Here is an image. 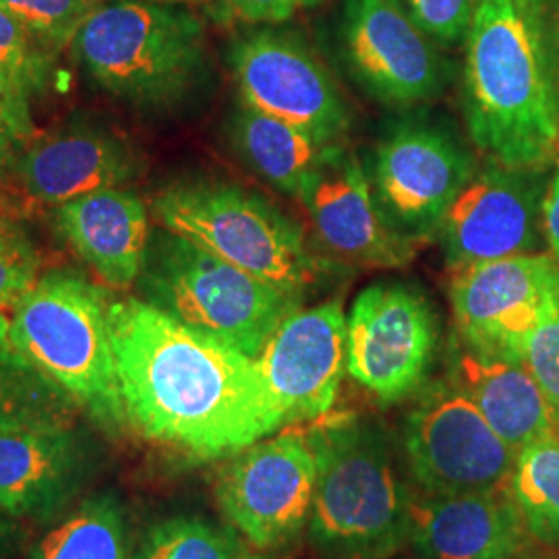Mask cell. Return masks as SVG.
<instances>
[{
    "label": "cell",
    "instance_id": "6da1fadb",
    "mask_svg": "<svg viewBox=\"0 0 559 559\" xmlns=\"http://www.w3.org/2000/svg\"><path fill=\"white\" fill-rule=\"evenodd\" d=\"M124 417L201 460L235 456L282 427L258 360L140 299L110 302Z\"/></svg>",
    "mask_w": 559,
    "mask_h": 559
},
{
    "label": "cell",
    "instance_id": "7a4b0ae2",
    "mask_svg": "<svg viewBox=\"0 0 559 559\" xmlns=\"http://www.w3.org/2000/svg\"><path fill=\"white\" fill-rule=\"evenodd\" d=\"M545 0H477L466 34L464 115L491 164L543 170L559 158V104Z\"/></svg>",
    "mask_w": 559,
    "mask_h": 559
},
{
    "label": "cell",
    "instance_id": "3957f363",
    "mask_svg": "<svg viewBox=\"0 0 559 559\" xmlns=\"http://www.w3.org/2000/svg\"><path fill=\"white\" fill-rule=\"evenodd\" d=\"M318 460L309 537L328 556L383 559L411 535L413 500L400 475L392 441L380 427L357 419L311 431Z\"/></svg>",
    "mask_w": 559,
    "mask_h": 559
},
{
    "label": "cell",
    "instance_id": "277c9868",
    "mask_svg": "<svg viewBox=\"0 0 559 559\" xmlns=\"http://www.w3.org/2000/svg\"><path fill=\"white\" fill-rule=\"evenodd\" d=\"M110 302L73 272H50L15 305L9 338L62 392L106 427L124 417L110 332Z\"/></svg>",
    "mask_w": 559,
    "mask_h": 559
},
{
    "label": "cell",
    "instance_id": "5b68a950",
    "mask_svg": "<svg viewBox=\"0 0 559 559\" xmlns=\"http://www.w3.org/2000/svg\"><path fill=\"white\" fill-rule=\"evenodd\" d=\"M104 92L143 108L185 100L205 67L200 20L175 7L119 0L96 7L71 41Z\"/></svg>",
    "mask_w": 559,
    "mask_h": 559
},
{
    "label": "cell",
    "instance_id": "8992f818",
    "mask_svg": "<svg viewBox=\"0 0 559 559\" xmlns=\"http://www.w3.org/2000/svg\"><path fill=\"white\" fill-rule=\"evenodd\" d=\"M138 282L145 302L253 359L299 305L297 297L168 230L150 237Z\"/></svg>",
    "mask_w": 559,
    "mask_h": 559
},
{
    "label": "cell",
    "instance_id": "52a82bcc",
    "mask_svg": "<svg viewBox=\"0 0 559 559\" xmlns=\"http://www.w3.org/2000/svg\"><path fill=\"white\" fill-rule=\"evenodd\" d=\"M154 216L164 230L297 299L320 278V261L311 255L299 226L237 185H175L154 200Z\"/></svg>",
    "mask_w": 559,
    "mask_h": 559
},
{
    "label": "cell",
    "instance_id": "ba28073f",
    "mask_svg": "<svg viewBox=\"0 0 559 559\" xmlns=\"http://www.w3.org/2000/svg\"><path fill=\"white\" fill-rule=\"evenodd\" d=\"M411 477L429 496H462L508 489L519 452L460 390L425 400L404 427Z\"/></svg>",
    "mask_w": 559,
    "mask_h": 559
},
{
    "label": "cell",
    "instance_id": "9c48e42d",
    "mask_svg": "<svg viewBox=\"0 0 559 559\" xmlns=\"http://www.w3.org/2000/svg\"><path fill=\"white\" fill-rule=\"evenodd\" d=\"M346 373L392 404L417 392L431 367L438 325L427 299L404 284H373L346 318Z\"/></svg>",
    "mask_w": 559,
    "mask_h": 559
},
{
    "label": "cell",
    "instance_id": "30bf717a",
    "mask_svg": "<svg viewBox=\"0 0 559 559\" xmlns=\"http://www.w3.org/2000/svg\"><path fill=\"white\" fill-rule=\"evenodd\" d=\"M318 460L307 436L282 433L235 454L218 479L226 519L255 547L295 539L313 506Z\"/></svg>",
    "mask_w": 559,
    "mask_h": 559
},
{
    "label": "cell",
    "instance_id": "8fae6325",
    "mask_svg": "<svg viewBox=\"0 0 559 559\" xmlns=\"http://www.w3.org/2000/svg\"><path fill=\"white\" fill-rule=\"evenodd\" d=\"M473 177L475 162L459 141L433 124L402 122L378 145L371 182L394 228L415 240L438 230Z\"/></svg>",
    "mask_w": 559,
    "mask_h": 559
},
{
    "label": "cell",
    "instance_id": "7c38bea8",
    "mask_svg": "<svg viewBox=\"0 0 559 559\" xmlns=\"http://www.w3.org/2000/svg\"><path fill=\"white\" fill-rule=\"evenodd\" d=\"M233 73L245 106L338 140L350 115L336 81L295 36L261 29L237 41Z\"/></svg>",
    "mask_w": 559,
    "mask_h": 559
},
{
    "label": "cell",
    "instance_id": "4fadbf2b",
    "mask_svg": "<svg viewBox=\"0 0 559 559\" xmlns=\"http://www.w3.org/2000/svg\"><path fill=\"white\" fill-rule=\"evenodd\" d=\"M558 274V261L533 253L456 270L450 297L468 350L522 362L526 340Z\"/></svg>",
    "mask_w": 559,
    "mask_h": 559
},
{
    "label": "cell",
    "instance_id": "5bb4252c",
    "mask_svg": "<svg viewBox=\"0 0 559 559\" xmlns=\"http://www.w3.org/2000/svg\"><path fill=\"white\" fill-rule=\"evenodd\" d=\"M539 170L491 164L475 175L443 214V260L452 272L473 263L528 255L539 242L543 198Z\"/></svg>",
    "mask_w": 559,
    "mask_h": 559
},
{
    "label": "cell",
    "instance_id": "9a60e30c",
    "mask_svg": "<svg viewBox=\"0 0 559 559\" xmlns=\"http://www.w3.org/2000/svg\"><path fill=\"white\" fill-rule=\"evenodd\" d=\"M342 300L295 309L280 321L258 357L261 378L286 423L320 419L338 399L346 373Z\"/></svg>",
    "mask_w": 559,
    "mask_h": 559
},
{
    "label": "cell",
    "instance_id": "2e32d148",
    "mask_svg": "<svg viewBox=\"0 0 559 559\" xmlns=\"http://www.w3.org/2000/svg\"><path fill=\"white\" fill-rule=\"evenodd\" d=\"M342 48L353 75L383 104L415 106L443 87L436 46L390 0H344Z\"/></svg>",
    "mask_w": 559,
    "mask_h": 559
},
{
    "label": "cell",
    "instance_id": "e0dca14e",
    "mask_svg": "<svg viewBox=\"0 0 559 559\" xmlns=\"http://www.w3.org/2000/svg\"><path fill=\"white\" fill-rule=\"evenodd\" d=\"M297 198L340 260L365 267H402L413 260L411 240L394 228L365 168L342 145L302 182Z\"/></svg>",
    "mask_w": 559,
    "mask_h": 559
},
{
    "label": "cell",
    "instance_id": "ac0fdd59",
    "mask_svg": "<svg viewBox=\"0 0 559 559\" xmlns=\"http://www.w3.org/2000/svg\"><path fill=\"white\" fill-rule=\"evenodd\" d=\"M526 535L508 489L413 500L408 540L425 559H516Z\"/></svg>",
    "mask_w": 559,
    "mask_h": 559
},
{
    "label": "cell",
    "instance_id": "d6986e66",
    "mask_svg": "<svg viewBox=\"0 0 559 559\" xmlns=\"http://www.w3.org/2000/svg\"><path fill=\"white\" fill-rule=\"evenodd\" d=\"M15 170L29 198L60 205L87 193L119 189L135 175L138 162L119 135L75 124L25 150Z\"/></svg>",
    "mask_w": 559,
    "mask_h": 559
},
{
    "label": "cell",
    "instance_id": "ffe728a7",
    "mask_svg": "<svg viewBox=\"0 0 559 559\" xmlns=\"http://www.w3.org/2000/svg\"><path fill=\"white\" fill-rule=\"evenodd\" d=\"M87 471V450L73 429L0 433V508L13 516L52 519Z\"/></svg>",
    "mask_w": 559,
    "mask_h": 559
},
{
    "label": "cell",
    "instance_id": "44dd1931",
    "mask_svg": "<svg viewBox=\"0 0 559 559\" xmlns=\"http://www.w3.org/2000/svg\"><path fill=\"white\" fill-rule=\"evenodd\" d=\"M60 235L104 282L127 288L138 282L150 242L147 210L143 201L104 189L57 207Z\"/></svg>",
    "mask_w": 559,
    "mask_h": 559
},
{
    "label": "cell",
    "instance_id": "7402d4cb",
    "mask_svg": "<svg viewBox=\"0 0 559 559\" xmlns=\"http://www.w3.org/2000/svg\"><path fill=\"white\" fill-rule=\"evenodd\" d=\"M456 376L460 392L512 450L558 436L559 415L522 362L466 350Z\"/></svg>",
    "mask_w": 559,
    "mask_h": 559
},
{
    "label": "cell",
    "instance_id": "603a6c76",
    "mask_svg": "<svg viewBox=\"0 0 559 559\" xmlns=\"http://www.w3.org/2000/svg\"><path fill=\"white\" fill-rule=\"evenodd\" d=\"M235 143L260 177L295 198L309 175L340 147L338 140L323 138L251 106H242L235 119Z\"/></svg>",
    "mask_w": 559,
    "mask_h": 559
},
{
    "label": "cell",
    "instance_id": "cb8c5ba5",
    "mask_svg": "<svg viewBox=\"0 0 559 559\" xmlns=\"http://www.w3.org/2000/svg\"><path fill=\"white\" fill-rule=\"evenodd\" d=\"M78 411L73 399L15 348L0 350V433L73 429Z\"/></svg>",
    "mask_w": 559,
    "mask_h": 559
},
{
    "label": "cell",
    "instance_id": "d4e9b609",
    "mask_svg": "<svg viewBox=\"0 0 559 559\" xmlns=\"http://www.w3.org/2000/svg\"><path fill=\"white\" fill-rule=\"evenodd\" d=\"M508 493L526 533L559 547V433L520 450Z\"/></svg>",
    "mask_w": 559,
    "mask_h": 559
},
{
    "label": "cell",
    "instance_id": "484cf974",
    "mask_svg": "<svg viewBox=\"0 0 559 559\" xmlns=\"http://www.w3.org/2000/svg\"><path fill=\"white\" fill-rule=\"evenodd\" d=\"M29 559H127L119 503L112 496L83 501L38 540Z\"/></svg>",
    "mask_w": 559,
    "mask_h": 559
},
{
    "label": "cell",
    "instance_id": "4316f807",
    "mask_svg": "<svg viewBox=\"0 0 559 559\" xmlns=\"http://www.w3.org/2000/svg\"><path fill=\"white\" fill-rule=\"evenodd\" d=\"M133 559H239L237 543L200 516H175L154 524Z\"/></svg>",
    "mask_w": 559,
    "mask_h": 559
},
{
    "label": "cell",
    "instance_id": "83f0119b",
    "mask_svg": "<svg viewBox=\"0 0 559 559\" xmlns=\"http://www.w3.org/2000/svg\"><path fill=\"white\" fill-rule=\"evenodd\" d=\"M46 81L40 46L0 7V92L29 106Z\"/></svg>",
    "mask_w": 559,
    "mask_h": 559
},
{
    "label": "cell",
    "instance_id": "f1b7e54d",
    "mask_svg": "<svg viewBox=\"0 0 559 559\" xmlns=\"http://www.w3.org/2000/svg\"><path fill=\"white\" fill-rule=\"evenodd\" d=\"M0 7L44 48H62L96 9L94 0H0Z\"/></svg>",
    "mask_w": 559,
    "mask_h": 559
},
{
    "label": "cell",
    "instance_id": "f546056e",
    "mask_svg": "<svg viewBox=\"0 0 559 559\" xmlns=\"http://www.w3.org/2000/svg\"><path fill=\"white\" fill-rule=\"evenodd\" d=\"M522 365L531 371L559 415V274L549 286L539 321L526 340Z\"/></svg>",
    "mask_w": 559,
    "mask_h": 559
},
{
    "label": "cell",
    "instance_id": "4dcf8cb0",
    "mask_svg": "<svg viewBox=\"0 0 559 559\" xmlns=\"http://www.w3.org/2000/svg\"><path fill=\"white\" fill-rule=\"evenodd\" d=\"M436 44L454 46L466 40L477 0H390Z\"/></svg>",
    "mask_w": 559,
    "mask_h": 559
},
{
    "label": "cell",
    "instance_id": "1f68e13d",
    "mask_svg": "<svg viewBox=\"0 0 559 559\" xmlns=\"http://www.w3.org/2000/svg\"><path fill=\"white\" fill-rule=\"evenodd\" d=\"M38 270L40 255L21 228H0V311L25 297Z\"/></svg>",
    "mask_w": 559,
    "mask_h": 559
},
{
    "label": "cell",
    "instance_id": "d6a6232c",
    "mask_svg": "<svg viewBox=\"0 0 559 559\" xmlns=\"http://www.w3.org/2000/svg\"><path fill=\"white\" fill-rule=\"evenodd\" d=\"M32 140L29 106L0 92V177L15 168L25 143Z\"/></svg>",
    "mask_w": 559,
    "mask_h": 559
},
{
    "label": "cell",
    "instance_id": "836d02e7",
    "mask_svg": "<svg viewBox=\"0 0 559 559\" xmlns=\"http://www.w3.org/2000/svg\"><path fill=\"white\" fill-rule=\"evenodd\" d=\"M230 11L249 23H278L320 0H226Z\"/></svg>",
    "mask_w": 559,
    "mask_h": 559
},
{
    "label": "cell",
    "instance_id": "e575fe53",
    "mask_svg": "<svg viewBox=\"0 0 559 559\" xmlns=\"http://www.w3.org/2000/svg\"><path fill=\"white\" fill-rule=\"evenodd\" d=\"M34 203L36 200L27 193L23 195L13 187L0 182V228H20L21 222L32 216Z\"/></svg>",
    "mask_w": 559,
    "mask_h": 559
},
{
    "label": "cell",
    "instance_id": "d590c367",
    "mask_svg": "<svg viewBox=\"0 0 559 559\" xmlns=\"http://www.w3.org/2000/svg\"><path fill=\"white\" fill-rule=\"evenodd\" d=\"M543 233L547 237L554 260L559 263V168L543 198Z\"/></svg>",
    "mask_w": 559,
    "mask_h": 559
},
{
    "label": "cell",
    "instance_id": "8d00e7d4",
    "mask_svg": "<svg viewBox=\"0 0 559 559\" xmlns=\"http://www.w3.org/2000/svg\"><path fill=\"white\" fill-rule=\"evenodd\" d=\"M9 330H11V321L0 313V350L13 348L11 346V338H9Z\"/></svg>",
    "mask_w": 559,
    "mask_h": 559
},
{
    "label": "cell",
    "instance_id": "74e56055",
    "mask_svg": "<svg viewBox=\"0 0 559 559\" xmlns=\"http://www.w3.org/2000/svg\"><path fill=\"white\" fill-rule=\"evenodd\" d=\"M554 52H556V59H558L559 67V7L558 15H556V27H554Z\"/></svg>",
    "mask_w": 559,
    "mask_h": 559
},
{
    "label": "cell",
    "instance_id": "f35d334b",
    "mask_svg": "<svg viewBox=\"0 0 559 559\" xmlns=\"http://www.w3.org/2000/svg\"><path fill=\"white\" fill-rule=\"evenodd\" d=\"M145 2H195V0H145Z\"/></svg>",
    "mask_w": 559,
    "mask_h": 559
},
{
    "label": "cell",
    "instance_id": "ab89813d",
    "mask_svg": "<svg viewBox=\"0 0 559 559\" xmlns=\"http://www.w3.org/2000/svg\"><path fill=\"white\" fill-rule=\"evenodd\" d=\"M239 559H263V558H258V556H245V558H239Z\"/></svg>",
    "mask_w": 559,
    "mask_h": 559
},
{
    "label": "cell",
    "instance_id": "60d3db41",
    "mask_svg": "<svg viewBox=\"0 0 559 559\" xmlns=\"http://www.w3.org/2000/svg\"><path fill=\"white\" fill-rule=\"evenodd\" d=\"M537 559H559V558H537Z\"/></svg>",
    "mask_w": 559,
    "mask_h": 559
}]
</instances>
